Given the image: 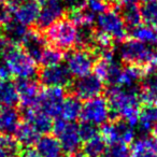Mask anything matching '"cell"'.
<instances>
[{"label": "cell", "mask_w": 157, "mask_h": 157, "mask_svg": "<svg viewBox=\"0 0 157 157\" xmlns=\"http://www.w3.org/2000/svg\"><path fill=\"white\" fill-rule=\"evenodd\" d=\"M65 59L66 66L71 75L81 78L90 73L98 57L90 50L72 48L65 55Z\"/></svg>", "instance_id": "52a82bcc"}, {"label": "cell", "mask_w": 157, "mask_h": 157, "mask_svg": "<svg viewBox=\"0 0 157 157\" xmlns=\"http://www.w3.org/2000/svg\"><path fill=\"white\" fill-rule=\"evenodd\" d=\"M144 1H150V0H142V2H144Z\"/></svg>", "instance_id": "b9f144b4"}, {"label": "cell", "mask_w": 157, "mask_h": 157, "mask_svg": "<svg viewBox=\"0 0 157 157\" xmlns=\"http://www.w3.org/2000/svg\"><path fill=\"white\" fill-rule=\"evenodd\" d=\"M136 87L125 88L120 85H109L105 90V99L110 107V121L123 120L131 127L138 125L140 98L139 90Z\"/></svg>", "instance_id": "6da1fadb"}, {"label": "cell", "mask_w": 157, "mask_h": 157, "mask_svg": "<svg viewBox=\"0 0 157 157\" xmlns=\"http://www.w3.org/2000/svg\"><path fill=\"white\" fill-rule=\"evenodd\" d=\"M78 132L81 136L82 141H88L92 138L96 137L97 135H99V130L97 128L96 125L90 124L87 122H82L78 125Z\"/></svg>", "instance_id": "d6a6232c"}, {"label": "cell", "mask_w": 157, "mask_h": 157, "mask_svg": "<svg viewBox=\"0 0 157 157\" xmlns=\"http://www.w3.org/2000/svg\"><path fill=\"white\" fill-rule=\"evenodd\" d=\"M96 28L110 36L114 41L123 42L126 40L127 28L115 7L109 8L98 14Z\"/></svg>", "instance_id": "ba28073f"}, {"label": "cell", "mask_w": 157, "mask_h": 157, "mask_svg": "<svg viewBox=\"0 0 157 157\" xmlns=\"http://www.w3.org/2000/svg\"><path fill=\"white\" fill-rule=\"evenodd\" d=\"M27 27L16 20H12L2 26V37L13 44H21L27 33Z\"/></svg>", "instance_id": "d4e9b609"}, {"label": "cell", "mask_w": 157, "mask_h": 157, "mask_svg": "<svg viewBox=\"0 0 157 157\" xmlns=\"http://www.w3.org/2000/svg\"><path fill=\"white\" fill-rule=\"evenodd\" d=\"M15 86L18 93L22 109H33L39 107L41 85L35 78H17Z\"/></svg>", "instance_id": "4fadbf2b"}, {"label": "cell", "mask_w": 157, "mask_h": 157, "mask_svg": "<svg viewBox=\"0 0 157 157\" xmlns=\"http://www.w3.org/2000/svg\"><path fill=\"white\" fill-rule=\"evenodd\" d=\"M53 131L67 154L76 153L81 148L82 139L78 132V125L75 123L67 122L63 118H56L53 123Z\"/></svg>", "instance_id": "5b68a950"}, {"label": "cell", "mask_w": 157, "mask_h": 157, "mask_svg": "<svg viewBox=\"0 0 157 157\" xmlns=\"http://www.w3.org/2000/svg\"><path fill=\"white\" fill-rule=\"evenodd\" d=\"M48 45L68 52L75 46L76 26L71 20L63 15L56 22L53 23L43 31Z\"/></svg>", "instance_id": "277c9868"}, {"label": "cell", "mask_w": 157, "mask_h": 157, "mask_svg": "<svg viewBox=\"0 0 157 157\" xmlns=\"http://www.w3.org/2000/svg\"><path fill=\"white\" fill-rule=\"evenodd\" d=\"M153 135H154L155 138H157V124L153 127Z\"/></svg>", "instance_id": "ab89813d"}, {"label": "cell", "mask_w": 157, "mask_h": 157, "mask_svg": "<svg viewBox=\"0 0 157 157\" xmlns=\"http://www.w3.org/2000/svg\"><path fill=\"white\" fill-rule=\"evenodd\" d=\"M139 98L144 105L157 103V73H147L142 78Z\"/></svg>", "instance_id": "ffe728a7"}, {"label": "cell", "mask_w": 157, "mask_h": 157, "mask_svg": "<svg viewBox=\"0 0 157 157\" xmlns=\"http://www.w3.org/2000/svg\"><path fill=\"white\" fill-rule=\"evenodd\" d=\"M11 72H10L8 66L6 65V63L3 60L0 61V81L3 80H10L11 78Z\"/></svg>", "instance_id": "d590c367"}, {"label": "cell", "mask_w": 157, "mask_h": 157, "mask_svg": "<svg viewBox=\"0 0 157 157\" xmlns=\"http://www.w3.org/2000/svg\"><path fill=\"white\" fill-rule=\"evenodd\" d=\"M21 116L25 122L30 124L39 133L48 135L53 130V123L54 122L52 121V117L39 108L22 109Z\"/></svg>", "instance_id": "9a60e30c"}, {"label": "cell", "mask_w": 157, "mask_h": 157, "mask_svg": "<svg viewBox=\"0 0 157 157\" xmlns=\"http://www.w3.org/2000/svg\"><path fill=\"white\" fill-rule=\"evenodd\" d=\"M14 135H15V140L22 147L35 145L40 138V133L25 121L20 123Z\"/></svg>", "instance_id": "7402d4cb"}, {"label": "cell", "mask_w": 157, "mask_h": 157, "mask_svg": "<svg viewBox=\"0 0 157 157\" xmlns=\"http://www.w3.org/2000/svg\"><path fill=\"white\" fill-rule=\"evenodd\" d=\"M146 75V72L143 67L135 65H127L122 70V75L120 80V86L125 88L136 87L137 82Z\"/></svg>", "instance_id": "603a6c76"}, {"label": "cell", "mask_w": 157, "mask_h": 157, "mask_svg": "<svg viewBox=\"0 0 157 157\" xmlns=\"http://www.w3.org/2000/svg\"><path fill=\"white\" fill-rule=\"evenodd\" d=\"M0 55L11 74L17 78H33L38 75L37 63L25 53L20 44L8 41Z\"/></svg>", "instance_id": "3957f363"}, {"label": "cell", "mask_w": 157, "mask_h": 157, "mask_svg": "<svg viewBox=\"0 0 157 157\" xmlns=\"http://www.w3.org/2000/svg\"><path fill=\"white\" fill-rule=\"evenodd\" d=\"M12 15H13V12L8 7L7 3L5 1H0V24L3 26V25L11 22L13 20Z\"/></svg>", "instance_id": "836d02e7"}, {"label": "cell", "mask_w": 157, "mask_h": 157, "mask_svg": "<svg viewBox=\"0 0 157 157\" xmlns=\"http://www.w3.org/2000/svg\"><path fill=\"white\" fill-rule=\"evenodd\" d=\"M82 105L81 100L72 95L66 96L63 100V107H61V115L63 118L67 122H74L78 117H81L82 112Z\"/></svg>", "instance_id": "cb8c5ba5"}, {"label": "cell", "mask_w": 157, "mask_h": 157, "mask_svg": "<svg viewBox=\"0 0 157 157\" xmlns=\"http://www.w3.org/2000/svg\"><path fill=\"white\" fill-rule=\"evenodd\" d=\"M63 157H86L83 153H80V152H76V153H72V154H67L66 156Z\"/></svg>", "instance_id": "74e56055"}, {"label": "cell", "mask_w": 157, "mask_h": 157, "mask_svg": "<svg viewBox=\"0 0 157 157\" xmlns=\"http://www.w3.org/2000/svg\"><path fill=\"white\" fill-rule=\"evenodd\" d=\"M115 10L122 17L126 28H136L141 25V12H140V5L138 0H124L116 5Z\"/></svg>", "instance_id": "2e32d148"}, {"label": "cell", "mask_w": 157, "mask_h": 157, "mask_svg": "<svg viewBox=\"0 0 157 157\" xmlns=\"http://www.w3.org/2000/svg\"><path fill=\"white\" fill-rule=\"evenodd\" d=\"M66 98V90L63 87H45L41 90L39 109L51 117H57L61 114V107Z\"/></svg>", "instance_id": "7c38bea8"}, {"label": "cell", "mask_w": 157, "mask_h": 157, "mask_svg": "<svg viewBox=\"0 0 157 157\" xmlns=\"http://www.w3.org/2000/svg\"><path fill=\"white\" fill-rule=\"evenodd\" d=\"M17 157H40V155L35 147L27 146V147H21Z\"/></svg>", "instance_id": "e575fe53"}, {"label": "cell", "mask_w": 157, "mask_h": 157, "mask_svg": "<svg viewBox=\"0 0 157 157\" xmlns=\"http://www.w3.org/2000/svg\"><path fill=\"white\" fill-rule=\"evenodd\" d=\"M82 122H87L94 125H103L110 121V107L105 97H95L82 107Z\"/></svg>", "instance_id": "30bf717a"}, {"label": "cell", "mask_w": 157, "mask_h": 157, "mask_svg": "<svg viewBox=\"0 0 157 157\" xmlns=\"http://www.w3.org/2000/svg\"><path fill=\"white\" fill-rule=\"evenodd\" d=\"M100 136L109 144L124 143L128 145L135 138V130L123 120L109 121L101 126Z\"/></svg>", "instance_id": "9c48e42d"}, {"label": "cell", "mask_w": 157, "mask_h": 157, "mask_svg": "<svg viewBox=\"0 0 157 157\" xmlns=\"http://www.w3.org/2000/svg\"><path fill=\"white\" fill-rule=\"evenodd\" d=\"M130 36L132 39L138 40L144 44L157 45V28L147 26V25H139L130 30Z\"/></svg>", "instance_id": "4316f807"}, {"label": "cell", "mask_w": 157, "mask_h": 157, "mask_svg": "<svg viewBox=\"0 0 157 157\" xmlns=\"http://www.w3.org/2000/svg\"><path fill=\"white\" fill-rule=\"evenodd\" d=\"M20 45L36 63H39L42 53L48 46V42L43 33L37 30L33 27H28L26 35L23 38Z\"/></svg>", "instance_id": "5bb4252c"}, {"label": "cell", "mask_w": 157, "mask_h": 157, "mask_svg": "<svg viewBox=\"0 0 157 157\" xmlns=\"http://www.w3.org/2000/svg\"><path fill=\"white\" fill-rule=\"evenodd\" d=\"M36 150L40 157H63V147L55 136L44 135L36 143Z\"/></svg>", "instance_id": "d6986e66"}, {"label": "cell", "mask_w": 157, "mask_h": 157, "mask_svg": "<svg viewBox=\"0 0 157 157\" xmlns=\"http://www.w3.org/2000/svg\"><path fill=\"white\" fill-rule=\"evenodd\" d=\"M142 22L145 25L157 28V0L144 1L140 5Z\"/></svg>", "instance_id": "f1b7e54d"}, {"label": "cell", "mask_w": 157, "mask_h": 157, "mask_svg": "<svg viewBox=\"0 0 157 157\" xmlns=\"http://www.w3.org/2000/svg\"><path fill=\"white\" fill-rule=\"evenodd\" d=\"M103 92V82L97 75L92 73L72 80L68 86L69 95L76 97L80 100H90L100 96Z\"/></svg>", "instance_id": "8992f818"}, {"label": "cell", "mask_w": 157, "mask_h": 157, "mask_svg": "<svg viewBox=\"0 0 157 157\" xmlns=\"http://www.w3.org/2000/svg\"><path fill=\"white\" fill-rule=\"evenodd\" d=\"M20 103L15 82L10 80L0 81V105L6 108H15Z\"/></svg>", "instance_id": "44dd1931"}, {"label": "cell", "mask_w": 157, "mask_h": 157, "mask_svg": "<svg viewBox=\"0 0 157 157\" xmlns=\"http://www.w3.org/2000/svg\"><path fill=\"white\" fill-rule=\"evenodd\" d=\"M120 56L127 65L143 67L146 74L157 71V53L150 45L132 38L121 42Z\"/></svg>", "instance_id": "7a4b0ae2"}, {"label": "cell", "mask_w": 157, "mask_h": 157, "mask_svg": "<svg viewBox=\"0 0 157 157\" xmlns=\"http://www.w3.org/2000/svg\"><path fill=\"white\" fill-rule=\"evenodd\" d=\"M130 153V157H157V155L151 147L148 138H143L133 142Z\"/></svg>", "instance_id": "4dcf8cb0"}, {"label": "cell", "mask_w": 157, "mask_h": 157, "mask_svg": "<svg viewBox=\"0 0 157 157\" xmlns=\"http://www.w3.org/2000/svg\"><path fill=\"white\" fill-rule=\"evenodd\" d=\"M40 13V6L37 0H27L13 11L15 20L26 27H30L37 21Z\"/></svg>", "instance_id": "e0dca14e"}, {"label": "cell", "mask_w": 157, "mask_h": 157, "mask_svg": "<svg viewBox=\"0 0 157 157\" xmlns=\"http://www.w3.org/2000/svg\"><path fill=\"white\" fill-rule=\"evenodd\" d=\"M107 148V142L100 135L92 138L83 145V154L86 157H103Z\"/></svg>", "instance_id": "83f0119b"}, {"label": "cell", "mask_w": 157, "mask_h": 157, "mask_svg": "<svg viewBox=\"0 0 157 157\" xmlns=\"http://www.w3.org/2000/svg\"><path fill=\"white\" fill-rule=\"evenodd\" d=\"M130 148L124 143H112L109 144L103 157H130Z\"/></svg>", "instance_id": "1f68e13d"}, {"label": "cell", "mask_w": 157, "mask_h": 157, "mask_svg": "<svg viewBox=\"0 0 157 157\" xmlns=\"http://www.w3.org/2000/svg\"><path fill=\"white\" fill-rule=\"evenodd\" d=\"M0 157H17V156L12 154L10 151L6 150V148L2 147V146H0Z\"/></svg>", "instance_id": "8d00e7d4"}, {"label": "cell", "mask_w": 157, "mask_h": 157, "mask_svg": "<svg viewBox=\"0 0 157 157\" xmlns=\"http://www.w3.org/2000/svg\"><path fill=\"white\" fill-rule=\"evenodd\" d=\"M40 85L44 87H68L72 81V75L67 66L59 63L51 67H42L38 71Z\"/></svg>", "instance_id": "8fae6325"}, {"label": "cell", "mask_w": 157, "mask_h": 157, "mask_svg": "<svg viewBox=\"0 0 157 157\" xmlns=\"http://www.w3.org/2000/svg\"><path fill=\"white\" fill-rule=\"evenodd\" d=\"M2 36V25L0 24V37Z\"/></svg>", "instance_id": "60d3db41"}, {"label": "cell", "mask_w": 157, "mask_h": 157, "mask_svg": "<svg viewBox=\"0 0 157 157\" xmlns=\"http://www.w3.org/2000/svg\"><path fill=\"white\" fill-rule=\"evenodd\" d=\"M102 1H105V3L112 6V7H116V5H117V0H102Z\"/></svg>", "instance_id": "f35d334b"}, {"label": "cell", "mask_w": 157, "mask_h": 157, "mask_svg": "<svg viewBox=\"0 0 157 157\" xmlns=\"http://www.w3.org/2000/svg\"><path fill=\"white\" fill-rule=\"evenodd\" d=\"M157 124V103L155 105H144L140 110L139 128L142 132L147 133Z\"/></svg>", "instance_id": "484cf974"}, {"label": "cell", "mask_w": 157, "mask_h": 157, "mask_svg": "<svg viewBox=\"0 0 157 157\" xmlns=\"http://www.w3.org/2000/svg\"><path fill=\"white\" fill-rule=\"evenodd\" d=\"M63 58H65V53L61 52L60 50L48 45L42 53L39 63L42 67H51V66L59 65Z\"/></svg>", "instance_id": "f546056e"}, {"label": "cell", "mask_w": 157, "mask_h": 157, "mask_svg": "<svg viewBox=\"0 0 157 157\" xmlns=\"http://www.w3.org/2000/svg\"><path fill=\"white\" fill-rule=\"evenodd\" d=\"M21 112L15 108H0V133L13 135L21 123Z\"/></svg>", "instance_id": "ac0fdd59"}]
</instances>
